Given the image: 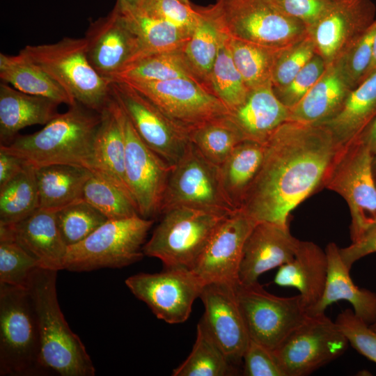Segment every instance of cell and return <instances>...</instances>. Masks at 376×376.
Masks as SVG:
<instances>
[{
  "mask_svg": "<svg viewBox=\"0 0 376 376\" xmlns=\"http://www.w3.org/2000/svg\"><path fill=\"white\" fill-rule=\"evenodd\" d=\"M82 198L108 219H119L139 215L136 203L129 193L93 173L84 185Z\"/></svg>",
  "mask_w": 376,
  "mask_h": 376,
  "instance_id": "obj_41",
  "label": "cell"
},
{
  "mask_svg": "<svg viewBox=\"0 0 376 376\" xmlns=\"http://www.w3.org/2000/svg\"><path fill=\"white\" fill-rule=\"evenodd\" d=\"M39 207L36 168L26 163L16 177L0 188V224H14Z\"/></svg>",
  "mask_w": 376,
  "mask_h": 376,
  "instance_id": "obj_36",
  "label": "cell"
},
{
  "mask_svg": "<svg viewBox=\"0 0 376 376\" xmlns=\"http://www.w3.org/2000/svg\"><path fill=\"white\" fill-rule=\"evenodd\" d=\"M25 164L19 157L0 149V188L16 177Z\"/></svg>",
  "mask_w": 376,
  "mask_h": 376,
  "instance_id": "obj_52",
  "label": "cell"
},
{
  "mask_svg": "<svg viewBox=\"0 0 376 376\" xmlns=\"http://www.w3.org/2000/svg\"><path fill=\"white\" fill-rule=\"evenodd\" d=\"M373 168L374 175L376 180V157L374 158V160H373Z\"/></svg>",
  "mask_w": 376,
  "mask_h": 376,
  "instance_id": "obj_56",
  "label": "cell"
},
{
  "mask_svg": "<svg viewBox=\"0 0 376 376\" xmlns=\"http://www.w3.org/2000/svg\"><path fill=\"white\" fill-rule=\"evenodd\" d=\"M235 369L227 357L200 320L196 338L187 359L173 372V376H226Z\"/></svg>",
  "mask_w": 376,
  "mask_h": 376,
  "instance_id": "obj_37",
  "label": "cell"
},
{
  "mask_svg": "<svg viewBox=\"0 0 376 376\" xmlns=\"http://www.w3.org/2000/svg\"><path fill=\"white\" fill-rule=\"evenodd\" d=\"M375 33L376 19L358 40L334 63L351 90L365 79L371 61Z\"/></svg>",
  "mask_w": 376,
  "mask_h": 376,
  "instance_id": "obj_44",
  "label": "cell"
},
{
  "mask_svg": "<svg viewBox=\"0 0 376 376\" xmlns=\"http://www.w3.org/2000/svg\"><path fill=\"white\" fill-rule=\"evenodd\" d=\"M189 78L205 85L187 62L182 48L152 53L140 58L122 69L111 81H163Z\"/></svg>",
  "mask_w": 376,
  "mask_h": 376,
  "instance_id": "obj_34",
  "label": "cell"
},
{
  "mask_svg": "<svg viewBox=\"0 0 376 376\" xmlns=\"http://www.w3.org/2000/svg\"><path fill=\"white\" fill-rule=\"evenodd\" d=\"M91 173L86 168L70 164L36 168L40 207L57 210L82 198Z\"/></svg>",
  "mask_w": 376,
  "mask_h": 376,
  "instance_id": "obj_31",
  "label": "cell"
},
{
  "mask_svg": "<svg viewBox=\"0 0 376 376\" xmlns=\"http://www.w3.org/2000/svg\"><path fill=\"white\" fill-rule=\"evenodd\" d=\"M229 115L203 123L189 133V141L204 157L219 166L236 146L246 139Z\"/></svg>",
  "mask_w": 376,
  "mask_h": 376,
  "instance_id": "obj_38",
  "label": "cell"
},
{
  "mask_svg": "<svg viewBox=\"0 0 376 376\" xmlns=\"http://www.w3.org/2000/svg\"><path fill=\"white\" fill-rule=\"evenodd\" d=\"M345 264L351 269L359 259L376 253V225L366 232L360 238L345 248L339 249Z\"/></svg>",
  "mask_w": 376,
  "mask_h": 376,
  "instance_id": "obj_51",
  "label": "cell"
},
{
  "mask_svg": "<svg viewBox=\"0 0 376 376\" xmlns=\"http://www.w3.org/2000/svg\"><path fill=\"white\" fill-rule=\"evenodd\" d=\"M370 327L376 331V319L371 324H370Z\"/></svg>",
  "mask_w": 376,
  "mask_h": 376,
  "instance_id": "obj_57",
  "label": "cell"
},
{
  "mask_svg": "<svg viewBox=\"0 0 376 376\" xmlns=\"http://www.w3.org/2000/svg\"><path fill=\"white\" fill-rule=\"evenodd\" d=\"M114 7L138 40L139 53L134 61L152 53L182 49L191 36L139 8L120 10Z\"/></svg>",
  "mask_w": 376,
  "mask_h": 376,
  "instance_id": "obj_33",
  "label": "cell"
},
{
  "mask_svg": "<svg viewBox=\"0 0 376 376\" xmlns=\"http://www.w3.org/2000/svg\"><path fill=\"white\" fill-rule=\"evenodd\" d=\"M84 38L91 64L109 81L133 62L139 53L136 36L115 7L108 15L92 22Z\"/></svg>",
  "mask_w": 376,
  "mask_h": 376,
  "instance_id": "obj_20",
  "label": "cell"
},
{
  "mask_svg": "<svg viewBox=\"0 0 376 376\" xmlns=\"http://www.w3.org/2000/svg\"><path fill=\"white\" fill-rule=\"evenodd\" d=\"M110 94L146 144L173 166L189 141V132L136 89L123 81H111Z\"/></svg>",
  "mask_w": 376,
  "mask_h": 376,
  "instance_id": "obj_14",
  "label": "cell"
},
{
  "mask_svg": "<svg viewBox=\"0 0 376 376\" xmlns=\"http://www.w3.org/2000/svg\"><path fill=\"white\" fill-rule=\"evenodd\" d=\"M139 9L191 35L200 16L198 8H194L180 0H143Z\"/></svg>",
  "mask_w": 376,
  "mask_h": 376,
  "instance_id": "obj_46",
  "label": "cell"
},
{
  "mask_svg": "<svg viewBox=\"0 0 376 376\" xmlns=\"http://www.w3.org/2000/svg\"><path fill=\"white\" fill-rule=\"evenodd\" d=\"M351 91L336 66L329 65L306 95L289 109L288 120L322 124L340 111Z\"/></svg>",
  "mask_w": 376,
  "mask_h": 376,
  "instance_id": "obj_28",
  "label": "cell"
},
{
  "mask_svg": "<svg viewBox=\"0 0 376 376\" xmlns=\"http://www.w3.org/2000/svg\"><path fill=\"white\" fill-rule=\"evenodd\" d=\"M327 67L324 60L316 53L288 84L272 88L276 96L288 108H292L315 84Z\"/></svg>",
  "mask_w": 376,
  "mask_h": 376,
  "instance_id": "obj_47",
  "label": "cell"
},
{
  "mask_svg": "<svg viewBox=\"0 0 376 376\" xmlns=\"http://www.w3.org/2000/svg\"><path fill=\"white\" fill-rule=\"evenodd\" d=\"M230 117L246 139L265 142L288 121L289 108L276 96L272 86L251 90L245 100L230 111Z\"/></svg>",
  "mask_w": 376,
  "mask_h": 376,
  "instance_id": "obj_27",
  "label": "cell"
},
{
  "mask_svg": "<svg viewBox=\"0 0 376 376\" xmlns=\"http://www.w3.org/2000/svg\"><path fill=\"white\" fill-rule=\"evenodd\" d=\"M56 219L59 232L67 246L81 242L108 220L83 198L57 210Z\"/></svg>",
  "mask_w": 376,
  "mask_h": 376,
  "instance_id": "obj_42",
  "label": "cell"
},
{
  "mask_svg": "<svg viewBox=\"0 0 376 376\" xmlns=\"http://www.w3.org/2000/svg\"><path fill=\"white\" fill-rule=\"evenodd\" d=\"M58 104L49 98L27 94L5 82L1 83V144L9 143L24 127L46 125L58 114Z\"/></svg>",
  "mask_w": 376,
  "mask_h": 376,
  "instance_id": "obj_26",
  "label": "cell"
},
{
  "mask_svg": "<svg viewBox=\"0 0 376 376\" xmlns=\"http://www.w3.org/2000/svg\"><path fill=\"white\" fill-rule=\"evenodd\" d=\"M100 113L76 102L33 134L15 136L0 149L35 168L70 164L93 169V146Z\"/></svg>",
  "mask_w": 376,
  "mask_h": 376,
  "instance_id": "obj_2",
  "label": "cell"
},
{
  "mask_svg": "<svg viewBox=\"0 0 376 376\" xmlns=\"http://www.w3.org/2000/svg\"><path fill=\"white\" fill-rule=\"evenodd\" d=\"M376 117V71L349 93L340 111L321 124L332 134L337 145L357 137Z\"/></svg>",
  "mask_w": 376,
  "mask_h": 376,
  "instance_id": "obj_29",
  "label": "cell"
},
{
  "mask_svg": "<svg viewBox=\"0 0 376 376\" xmlns=\"http://www.w3.org/2000/svg\"><path fill=\"white\" fill-rule=\"evenodd\" d=\"M56 211L39 207L14 224H0V238L15 241L40 268L57 272L63 269L68 246L59 232Z\"/></svg>",
  "mask_w": 376,
  "mask_h": 376,
  "instance_id": "obj_22",
  "label": "cell"
},
{
  "mask_svg": "<svg viewBox=\"0 0 376 376\" xmlns=\"http://www.w3.org/2000/svg\"><path fill=\"white\" fill-rule=\"evenodd\" d=\"M335 322L348 343L358 352L376 363V331L350 308L340 313Z\"/></svg>",
  "mask_w": 376,
  "mask_h": 376,
  "instance_id": "obj_48",
  "label": "cell"
},
{
  "mask_svg": "<svg viewBox=\"0 0 376 376\" xmlns=\"http://www.w3.org/2000/svg\"><path fill=\"white\" fill-rule=\"evenodd\" d=\"M237 285L207 283L200 295L204 306L201 320L233 365L242 361L250 339L237 298Z\"/></svg>",
  "mask_w": 376,
  "mask_h": 376,
  "instance_id": "obj_19",
  "label": "cell"
},
{
  "mask_svg": "<svg viewBox=\"0 0 376 376\" xmlns=\"http://www.w3.org/2000/svg\"><path fill=\"white\" fill-rule=\"evenodd\" d=\"M182 1V2L187 3V4H191L190 2H189V0H180Z\"/></svg>",
  "mask_w": 376,
  "mask_h": 376,
  "instance_id": "obj_58",
  "label": "cell"
},
{
  "mask_svg": "<svg viewBox=\"0 0 376 376\" xmlns=\"http://www.w3.org/2000/svg\"><path fill=\"white\" fill-rule=\"evenodd\" d=\"M120 116L125 143V173L129 191L139 214L155 219L162 214L172 166L141 139L120 107Z\"/></svg>",
  "mask_w": 376,
  "mask_h": 376,
  "instance_id": "obj_13",
  "label": "cell"
},
{
  "mask_svg": "<svg viewBox=\"0 0 376 376\" xmlns=\"http://www.w3.org/2000/svg\"><path fill=\"white\" fill-rule=\"evenodd\" d=\"M57 272L38 267L27 288L40 333L42 371L61 376H93L95 370L92 360L60 308L56 288Z\"/></svg>",
  "mask_w": 376,
  "mask_h": 376,
  "instance_id": "obj_3",
  "label": "cell"
},
{
  "mask_svg": "<svg viewBox=\"0 0 376 376\" xmlns=\"http://www.w3.org/2000/svg\"><path fill=\"white\" fill-rule=\"evenodd\" d=\"M328 261L327 281L319 302L308 312L309 316L324 313L326 308L338 301L350 302L354 313L368 324L376 319V293L357 286L350 275V269L343 262L334 242L325 249Z\"/></svg>",
  "mask_w": 376,
  "mask_h": 376,
  "instance_id": "obj_24",
  "label": "cell"
},
{
  "mask_svg": "<svg viewBox=\"0 0 376 376\" xmlns=\"http://www.w3.org/2000/svg\"><path fill=\"white\" fill-rule=\"evenodd\" d=\"M375 71H376V33L373 40L371 61L365 79H366Z\"/></svg>",
  "mask_w": 376,
  "mask_h": 376,
  "instance_id": "obj_55",
  "label": "cell"
},
{
  "mask_svg": "<svg viewBox=\"0 0 376 376\" xmlns=\"http://www.w3.org/2000/svg\"><path fill=\"white\" fill-rule=\"evenodd\" d=\"M38 267L37 261L15 241H0V283L27 290Z\"/></svg>",
  "mask_w": 376,
  "mask_h": 376,
  "instance_id": "obj_43",
  "label": "cell"
},
{
  "mask_svg": "<svg viewBox=\"0 0 376 376\" xmlns=\"http://www.w3.org/2000/svg\"><path fill=\"white\" fill-rule=\"evenodd\" d=\"M155 219L139 215L108 219L81 242L69 246L63 269L88 272L101 268H121L139 261Z\"/></svg>",
  "mask_w": 376,
  "mask_h": 376,
  "instance_id": "obj_6",
  "label": "cell"
},
{
  "mask_svg": "<svg viewBox=\"0 0 376 376\" xmlns=\"http://www.w3.org/2000/svg\"><path fill=\"white\" fill-rule=\"evenodd\" d=\"M316 53L310 33L291 46L277 50L272 73V88L288 84Z\"/></svg>",
  "mask_w": 376,
  "mask_h": 376,
  "instance_id": "obj_45",
  "label": "cell"
},
{
  "mask_svg": "<svg viewBox=\"0 0 376 376\" xmlns=\"http://www.w3.org/2000/svg\"><path fill=\"white\" fill-rule=\"evenodd\" d=\"M374 156L359 139L339 146L322 186L346 201L350 215L352 242L376 225V180Z\"/></svg>",
  "mask_w": 376,
  "mask_h": 376,
  "instance_id": "obj_8",
  "label": "cell"
},
{
  "mask_svg": "<svg viewBox=\"0 0 376 376\" xmlns=\"http://www.w3.org/2000/svg\"><path fill=\"white\" fill-rule=\"evenodd\" d=\"M210 7L221 32L267 48L284 49L309 34L303 22L265 0H217Z\"/></svg>",
  "mask_w": 376,
  "mask_h": 376,
  "instance_id": "obj_9",
  "label": "cell"
},
{
  "mask_svg": "<svg viewBox=\"0 0 376 376\" xmlns=\"http://www.w3.org/2000/svg\"><path fill=\"white\" fill-rule=\"evenodd\" d=\"M328 261L325 250L309 241H300L293 259L279 267L274 283L296 288L308 312L320 300L326 284Z\"/></svg>",
  "mask_w": 376,
  "mask_h": 376,
  "instance_id": "obj_23",
  "label": "cell"
},
{
  "mask_svg": "<svg viewBox=\"0 0 376 376\" xmlns=\"http://www.w3.org/2000/svg\"><path fill=\"white\" fill-rule=\"evenodd\" d=\"M348 344L322 313L309 316L274 351L287 376H306L343 354Z\"/></svg>",
  "mask_w": 376,
  "mask_h": 376,
  "instance_id": "obj_12",
  "label": "cell"
},
{
  "mask_svg": "<svg viewBox=\"0 0 376 376\" xmlns=\"http://www.w3.org/2000/svg\"><path fill=\"white\" fill-rule=\"evenodd\" d=\"M143 0H117L115 6L118 9L139 8Z\"/></svg>",
  "mask_w": 376,
  "mask_h": 376,
  "instance_id": "obj_54",
  "label": "cell"
},
{
  "mask_svg": "<svg viewBox=\"0 0 376 376\" xmlns=\"http://www.w3.org/2000/svg\"><path fill=\"white\" fill-rule=\"evenodd\" d=\"M228 214L187 207L169 209L161 214L143 253L159 259L165 268L191 269Z\"/></svg>",
  "mask_w": 376,
  "mask_h": 376,
  "instance_id": "obj_5",
  "label": "cell"
},
{
  "mask_svg": "<svg viewBox=\"0 0 376 376\" xmlns=\"http://www.w3.org/2000/svg\"><path fill=\"white\" fill-rule=\"evenodd\" d=\"M338 147L324 125L283 123L265 141L240 210L256 222L288 224L290 212L322 186Z\"/></svg>",
  "mask_w": 376,
  "mask_h": 376,
  "instance_id": "obj_1",
  "label": "cell"
},
{
  "mask_svg": "<svg viewBox=\"0 0 376 376\" xmlns=\"http://www.w3.org/2000/svg\"><path fill=\"white\" fill-rule=\"evenodd\" d=\"M19 53L42 68L84 107L100 113L108 102L111 81L91 64L85 38L65 37L54 43L26 45Z\"/></svg>",
  "mask_w": 376,
  "mask_h": 376,
  "instance_id": "obj_4",
  "label": "cell"
},
{
  "mask_svg": "<svg viewBox=\"0 0 376 376\" xmlns=\"http://www.w3.org/2000/svg\"><path fill=\"white\" fill-rule=\"evenodd\" d=\"M176 207L225 214L237 210L224 191L220 167L204 157L190 141L182 157L172 166L162 214Z\"/></svg>",
  "mask_w": 376,
  "mask_h": 376,
  "instance_id": "obj_10",
  "label": "cell"
},
{
  "mask_svg": "<svg viewBox=\"0 0 376 376\" xmlns=\"http://www.w3.org/2000/svg\"><path fill=\"white\" fill-rule=\"evenodd\" d=\"M283 15L303 22L308 31L329 10L335 0H265Z\"/></svg>",
  "mask_w": 376,
  "mask_h": 376,
  "instance_id": "obj_50",
  "label": "cell"
},
{
  "mask_svg": "<svg viewBox=\"0 0 376 376\" xmlns=\"http://www.w3.org/2000/svg\"><path fill=\"white\" fill-rule=\"evenodd\" d=\"M123 82L145 95L189 133L203 123L230 113L229 109L219 98L191 79Z\"/></svg>",
  "mask_w": 376,
  "mask_h": 376,
  "instance_id": "obj_15",
  "label": "cell"
},
{
  "mask_svg": "<svg viewBox=\"0 0 376 376\" xmlns=\"http://www.w3.org/2000/svg\"><path fill=\"white\" fill-rule=\"evenodd\" d=\"M131 292L169 324L185 322L204 284L189 269L170 267L159 273H140L125 280Z\"/></svg>",
  "mask_w": 376,
  "mask_h": 376,
  "instance_id": "obj_16",
  "label": "cell"
},
{
  "mask_svg": "<svg viewBox=\"0 0 376 376\" xmlns=\"http://www.w3.org/2000/svg\"><path fill=\"white\" fill-rule=\"evenodd\" d=\"M373 0H335L309 30L317 53L327 65L335 63L375 20Z\"/></svg>",
  "mask_w": 376,
  "mask_h": 376,
  "instance_id": "obj_18",
  "label": "cell"
},
{
  "mask_svg": "<svg viewBox=\"0 0 376 376\" xmlns=\"http://www.w3.org/2000/svg\"><path fill=\"white\" fill-rule=\"evenodd\" d=\"M236 295L249 338L272 350L309 317L299 295L279 297L258 282L238 283Z\"/></svg>",
  "mask_w": 376,
  "mask_h": 376,
  "instance_id": "obj_11",
  "label": "cell"
},
{
  "mask_svg": "<svg viewBox=\"0 0 376 376\" xmlns=\"http://www.w3.org/2000/svg\"><path fill=\"white\" fill-rule=\"evenodd\" d=\"M357 138L370 149L375 158L376 157V117Z\"/></svg>",
  "mask_w": 376,
  "mask_h": 376,
  "instance_id": "obj_53",
  "label": "cell"
},
{
  "mask_svg": "<svg viewBox=\"0 0 376 376\" xmlns=\"http://www.w3.org/2000/svg\"><path fill=\"white\" fill-rule=\"evenodd\" d=\"M198 10L200 13L198 22L183 46L182 52L193 70L212 93L210 77L217 56L222 32L210 6L198 8Z\"/></svg>",
  "mask_w": 376,
  "mask_h": 376,
  "instance_id": "obj_35",
  "label": "cell"
},
{
  "mask_svg": "<svg viewBox=\"0 0 376 376\" xmlns=\"http://www.w3.org/2000/svg\"><path fill=\"white\" fill-rule=\"evenodd\" d=\"M242 361L245 376H287L274 351L251 338Z\"/></svg>",
  "mask_w": 376,
  "mask_h": 376,
  "instance_id": "obj_49",
  "label": "cell"
},
{
  "mask_svg": "<svg viewBox=\"0 0 376 376\" xmlns=\"http://www.w3.org/2000/svg\"><path fill=\"white\" fill-rule=\"evenodd\" d=\"M209 83L212 93L230 111L239 107L250 92L235 65L227 44L226 35L223 32Z\"/></svg>",
  "mask_w": 376,
  "mask_h": 376,
  "instance_id": "obj_40",
  "label": "cell"
},
{
  "mask_svg": "<svg viewBox=\"0 0 376 376\" xmlns=\"http://www.w3.org/2000/svg\"><path fill=\"white\" fill-rule=\"evenodd\" d=\"M100 114L101 121L93 141L91 172L131 195L125 179V143L120 107L111 95Z\"/></svg>",
  "mask_w": 376,
  "mask_h": 376,
  "instance_id": "obj_25",
  "label": "cell"
},
{
  "mask_svg": "<svg viewBox=\"0 0 376 376\" xmlns=\"http://www.w3.org/2000/svg\"><path fill=\"white\" fill-rule=\"evenodd\" d=\"M256 223L240 209L223 221L191 269L204 285L239 283L244 245Z\"/></svg>",
  "mask_w": 376,
  "mask_h": 376,
  "instance_id": "obj_17",
  "label": "cell"
},
{
  "mask_svg": "<svg viewBox=\"0 0 376 376\" xmlns=\"http://www.w3.org/2000/svg\"><path fill=\"white\" fill-rule=\"evenodd\" d=\"M40 339L28 290L0 283V375H42Z\"/></svg>",
  "mask_w": 376,
  "mask_h": 376,
  "instance_id": "obj_7",
  "label": "cell"
},
{
  "mask_svg": "<svg viewBox=\"0 0 376 376\" xmlns=\"http://www.w3.org/2000/svg\"><path fill=\"white\" fill-rule=\"evenodd\" d=\"M230 55L245 84L251 90L272 86V73L277 50L229 37Z\"/></svg>",
  "mask_w": 376,
  "mask_h": 376,
  "instance_id": "obj_39",
  "label": "cell"
},
{
  "mask_svg": "<svg viewBox=\"0 0 376 376\" xmlns=\"http://www.w3.org/2000/svg\"><path fill=\"white\" fill-rule=\"evenodd\" d=\"M265 150V141L245 139L219 166L224 191L237 210L260 168Z\"/></svg>",
  "mask_w": 376,
  "mask_h": 376,
  "instance_id": "obj_32",
  "label": "cell"
},
{
  "mask_svg": "<svg viewBox=\"0 0 376 376\" xmlns=\"http://www.w3.org/2000/svg\"><path fill=\"white\" fill-rule=\"evenodd\" d=\"M0 78L18 91L49 98L59 104L76 102L46 72L19 52L15 56L0 54Z\"/></svg>",
  "mask_w": 376,
  "mask_h": 376,
  "instance_id": "obj_30",
  "label": "cell"
},
{
  "mask_svg": "<svg viewBox=\"0 0 376 376\" xmlns=\"http://www.w3.org/2000/svg\"><path fill=\"white\" fill-rule=\"evenodd\" d=\"M300 241L291 234L288 224L257 222L244 245L239 283L258 282L263 274L291 261Z\"/></svg>",
  "mask_w": 376,
  "mask_h": 376,
  "instance_id": "obj_21",
  "label": "cell"
}]
</instances>
